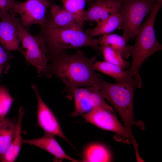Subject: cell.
Returning <instances> with one entry per match:
<instances>
[{"mask_svg":"<svg viewBox=\"0 0 162 162\" xmlns=\"http://www.w3.org/2000/svg\"><path fill=\"white\" fill-rule=\"evenodd\" d=\"M49 58L44 76H57L64 84L65 89L96 85L101 78L93 68L97 57H88L82 50L73 54L63 52Z\"/></svg>","mask_w":162,"mask_h":162,"instance_id":"6da1fadb","label":"cell"},{"mask_svg":"<svg viewBox=\"0 0 162 162\" xmlns=\"http://www.w3.org/2000/svg\"><path fill=\"white\" fill-rule=\"evenodd\" d=\"M39 33L45 40L49 57L68 50L89 46L102 54L98 39L90 36L80 28L58 26L52 21L49 15L45 22L39 26Z\"/></svg>","mask_w":162,"mask_h":162,"instance_id":"7a4b0ae2","label":"cell"},{"mask_svg":"<svg viewBox=\"0 0 162 162\" xmlns=\"http://www.w3.org/2000/svg\"><path fill=\"white\" fill-rule=\"evenodd\" d=\"M97 84L102 97L111 104L119 115L130 134L134 147H136L138 144L133 135L132 127L136 125L144 130L145 125L141 121H136L134 117L133 100L134 90L137 87L136 82L133 79L124 83H112L101 77Z\"/></svg>","mask_w":162,"mask_h":162,"instance_id":"3957f363","label":"cell"},{"mask_svg":"<svg viewBox=\"0 0 162 162\" xmlns=\"http://www.w3.org/2000/svg\"><path fill=\"white\" fill-rule=\"evenodd\" d=\"M162 3L156 2L155 7L141 25L136 35L134 45H127L132 57L131 64L128 69L136 81L137 87L142 84L139 70L145 61L155 53L161 50L162 45L157 39L154 24L157 15L160 9Z\"/></svg>","mask_w":162,"mask_h":162,"instance_id":"277c9868","label":"cell"},{"mask_svg":"<svg viewBox=\"0 0 162 162\" xmlns=\"http://www.w3.org/2000/svg\"><path fill=\"white\" fill-rule=\"evenodd\" d=\"M16 24L22 46L19 52L26 62L37 68L40 76H44L49 61L46 43L38 34L33 35L21 25L19 19L16 18Z\"/></svg>","mask_w":162,"mask_h":162,"instance_id":"5b68a950","label":"cell"},{"mask_svg":"<svg viewBox=\"0 0 162 162\" xmlns=\"http://www.w3.org/2000/svg\"><path fill=\"white\" fill-rule=\"evenodd\" d=\"M156 3L150 0H121L122 36L127 42L136 37L144 18L153 10Z\"/></svg>","mask_w":162,"mask_h":162,"instance_id":"8992f818","label":"cell"},{"mask_svg":"<svg viewBox=\"0 0 162 162\" xmlns=\"http://www.w3.org/2000/svg\"><path fill=\"white\" fill-rule=\"evenodd\" d=\"M65 90L68 92L67 97L74 100V109L71 114L72 117L82 116L97 107L113 109L105 101L97 84L88 87H71Z\"/></svg>","mask_w":162,"mask_h":162,"instance_id":"52a82bcc","label":"cell"},{"mask_svg":"<svg viewBox=\"0 0 162 162\" xmlns=\"http://www.w3.org/2000/svg\"><path fill=\"white\" fill-rule=\"evenodd\" d=\"M82 116L87 122L116 133L115 137L117 140L126 143L132 142L129 134L119 122L113 109L97 107Z\"/></svg>","mask_w":162,"mask_h":162,"instance_id":"ba28073f","label":"cell"},{"mask_svg":"<svg viewBox=\"0 0 162 162\" xmlns=\"http://www.w3.org/2000/svg\"><path fill=\"white\" fill-rule=\"evenodd\" d=\"M49 0H26L23 2H16L11 11L20 17L22 26L28 30L30 26L43 24L47 17V11L51 4Z\"/></svg>","mask_w":162,"mask_h":162,"instance_id":"9c48e42d","label":"cell"},{"mask_svg":"<svg viewBox=\"0 0 162 162\" xmlns=\"http://www.w3.org/2000/svg\"><path fill=\"white\" fill-rule=\"evenodd\" d=\"M37 101V120L39 126L45 133L58 136L73 146L63 133L55 115L41 98L35 84L32 85Z\"/></svg>","mask_w":162,"mask_h":162,"instance_id":"30bf717a","label":"cell"},{"mask_svg":"<svg viewBox=\"0 0 162 162\" xmlns=\"http://www.w3.org/2000/svg\"><path fill=\"white\" fill-rule=\"evenodd\" d=\"M16 18L12 11L0 19V44L6 50L19 52L20 40Z\"/></svg>","mask_w":162,"mask_h":162,"instance_id":"8fae6325","label":"cell"},{"mask_svg":"<svg viewBox=\"0 0 162 162\" xmlns=\"http://www.w3.org/2000/svg\"><path fill=\"white\" fill-rule=\"evenodd\" d=\"M121 0H94L85 11L84 21L97 23L120 12Z\"/></svg>","mask_w":162,"mask_h":162,"instance_id":"7c38bea8","label":"cell"},{"mask_svg":"<svg viewBox=\"0 0 162 162\" xmlns=\"http://www.w3.org/2000/svg\"><path fill=\"white\" fill-rule=\"evenodd\" d=\"M55 136L44 133L42 137L33 139L24 140L22 143L33 146L45 150L59 160H67L73 162H79L67 154L56 140Z\"/></svg>","mask_w":162,"mask_h":162,"instance_id":"4fadbf2b","label":"cell"},{"mask_svg":"<svg viewBox=\"0 0 162 162\" xmlns=\"http://www.w3.org/2000/svg\"><path fill=\"white\" fill-rule=\"evenodd\" d=\"M93 68L95 71L113 77L116 83H125L134 79L128 70H125L119 66L105 60L95 61L93 64Z\"/></svg>","mask_w":162,"mask_h":162,"instance_id":"5bb4252c","label":"cell"},{"mask_svg":"<svg viewBox=\"0 0 162 162\" xmlns=\"http://www.w3.org/2000/svg\"><path fill=\"white\" fill-rule=\"evenodd\" d=\"M81 162H107L111 160L110 151L105 145L98 143L92 142L84 148L81 155Z\"/></svg>","mask_w":162,"mask_h":162,"instance_id":"9a60e30c","label":"cell"},{"mask_svg":"<svg viewBox=\"0 0 162 162\" xmlns=\"http://www.w3.org/2000/svg\"><path fill=\"white\" fill-rule=\"evenodd\" d=\"M49 8V15L51 20L56 26L60 27L83 29L77 23L74 16L63 7L51 3Z\"/></svg>","mask_w":162,"mask_h":162,"instance_id":"2e32d148","label":"cell"},{"mask_svg":"<svg viewBox=\"0 0 162 162\" xmlns=\"http://www.w3.org/2000/svg\"><path fill=\"white\" fill-rule=\"evenodd\" d=\"M24 111L20 106L19 110L17 128L15 135L9 147L0 158L2 162H13L17 159L22 143L21 136V123Z\"/></svg>","mask_w":162,"mask_h":162,"instance_id":"e0dca14e","label":"cell"},{"mask_svg":"<svg viewBox=\"0 0 162 162\" xmlns=\"http://www.w3.org/2000/svg\"><path fill=\"white\" fill-rule=\"evenodd\" d=\"M17 120L5 117L0 121V158L10 144L16 132Z\"/></svg>","mask_w":162,"mask_h":162,"instance_id":"ac0fdd59","label":"cell"},{"mask_svg":"<svg viewBox=\"0 0 162 162\" xmlns=\"http://www.w3.org/2000/svg\"><path fill=\"white\" fill-rule=\"evenodd\" d=\"M122 20L120 12L110 16L105 20L98 23L93 29L86 32L91 37L111 33L117 29L122 28Z\"/></svg>","mask_w":162,"mask_h":162,"instance_id":"d6986e66","label":"cell"},{"mask_svg":"<svg viewBox=\"0 0 162 162\" xmlns=\"http://www.w3.org/2000/svg\"><path fill=\"white\" fill-rule=\"evenodd\" d=\"M98 40L99 44L110 46L119 53L124 59L127 58L130 55L126 44L127 42L122 36L110 33L102 35Z\"/></svg>","mask_w":162,"mask_h":162,"instance_id":"ffe728a7","label":"cell"},{"mask_svg":"<svg viewBox=\"0 0 162 162\" xmlns=\"http://www.w3.org/2000/svg\"><path fill=\"white\" fill-rule=\"evenodd\" d=\"M63 7L70 13L77 22L83 29L86 0H61Z\"/></svg>","mask_w":162,"mask_h":162,"instance_id":"44dd1931","label":"cell"},{"mask_svg":"<svg viewBox=\"0 0 162 162\" xmlns=\"http://www.w3.org/2000/svg\"><path fill=\"white\" fill-rule=\"evenodd\" d=\"M99 45L105 61L117 65L124 70L129 67L128 62L118 52L108 46L103 44Z\"/></svg>","mask_w":162,"mask_h":162,"instance_id":"7402d4cb","label":"cell"},{"mask_svg":"<svg viewBox=\"0 0 162 162\" xmlns=\"http://www.w3.org/2000/svg\"><path fill=\"white\" fill-rule=\"evenodd\" d=\"M14 99L5 86L0 87V121L4 119L12 106Z\"/></svg>","mask_w":162,"mask_h":162,"instance_id":"603a6c76","label":"cell"},{"mask_svg":"<svg viewBox=\"0 0 162 162\" xmlns=\"http://www.w3.org/2000/svg\"><path fill=\"white\" fill-rule=\"evenodd\" d=\"M6 50L0 45V79L2 73L6 74L8 72L10 67L9 62L13 58V55Z\"/></svg>","mask_w":162,"mask_h":162,"instance_id":"cb8c5ba5","label":"cell"},{"mask_svg":"<svg viewBox=\"0 0 162 162\" xmlns=\"http://www.w3.org/2000/svg\"><path fill=\"white\" fill-rule=\"evenodd\" d=\"M16 2L15 0H0V20L10 13Z\"/></svg>","mask_w":162,"mask_h":162,"instance_id":"d4e9b609","label":"cell"},{"mask_svg":"<svg viewBox=\"0 0 162 162\" xmlns=\"http://www.w3.org/2000/svg\"><path fill=\"white\" fill-rule=\"evenodd\" d=\"M150 1L155 2H158L160 3H162V0H150Z\"/></svg>","mask_w":162,"mask_h":162,"instance_id":"484cf974","label":"cell"},{"mask_svg":"<svg viewBox=\"0 0 162 162\" xmlns=\"http://www.w3.org/2000/svg\"><path fill=\"white\" fill-rule=\"evenodd\" d=\"M91 0V1H92V2H93V0Z\"/></svg>","mask_w":162,"mask_h":162,"instance_id":"4316f807","label":"cell"},{"mask_svg":"<svg viewBox=\"0 0 162 162\" xmlns=\"http://www.w3.org/2000/svg\"><path fill=\"white\" fill-rule=\"evenodd\" d=\"M52 0L53 1H54V0Z\"/></svg>","mask_w":162,"mask_h":162,"instance_id":"83f0119b","label":"cell"},{"mask_svg":"<svg viewBox=\"0 0 162 162\" xmlns=\"http://www.w3.org/2000/svg\"><path fill=\"white\" fill-rule=\"evenodd\" d=\"M94 0H93V1Z\"/></svg>","mask_w":162,"mask_h":162,"instance_id":"f1b7e54d","label":"cell"}]
</instances>
